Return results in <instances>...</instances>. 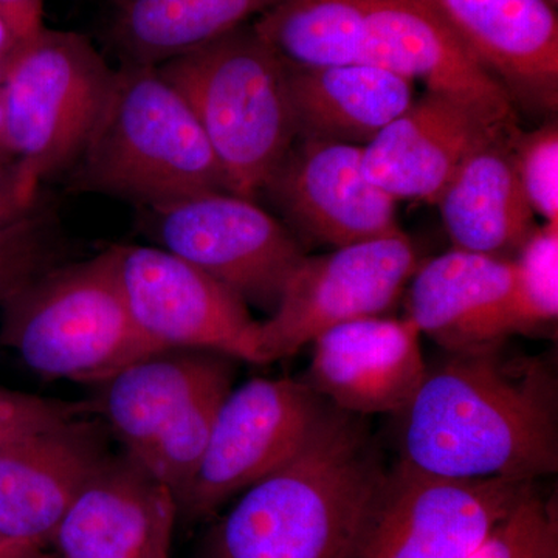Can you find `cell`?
Masks as SVG:
<instances>
[{
	"label": "cell",
	"instance_id": "d4e9b609",
	"mask_svg": "<svg viewBox=\"0 0 558 558\" xmlns=\"http://www.w3.org/2000/svg\"><path fill=\"white\" fill-rule=\"evenodd\" d=\"M231 381L233 379L220 380L205 389L142 453L132 454L170 492L174 505L183 498L196 475L220 405L231 391Z\"/></svg>",
	"mask_w": 558,
	"mask_h": 558
},
{
	"label": "cell",
	"instance_id": "ba28073f",
	"mask_svg": "<svg viewBox=\"0 0 558 558\" xmlns=\"http://www.w3.org/2000/svg\"><path fill=\"white\" fill-rule=\"evenodd\" d=\"M418 266L417 250L403 231L304 256L277 310L258 323L259 365L295 355L336 326L385 315Z\"/></svg>",
	"mask_w": 558,
	"mask_h": 558
},
{
	"label": "cell",
	"instance_id": "9a60e30c",
	"mask_svg": "<svg viewBox=\"0 0 558 558\" xmlns=\"http://www.w3.org/2000/svg\"><path fill=\"white\" fill-rule=\"evenodd\" d=\"M499 81L510 100L537 112L558 102V16L549 0H414Z\"/></svg>",
	"mask_w": 558,
	"mask_h": 558
},
{
	"label": "cell",
	"instance_id": "74e56055",
	"mask_svg": "<svg viewBox=\"0 0 558 558\" xmlns=\"http://www.w3.org/2000/svg\"><path fill=\"white\" fill-rule=\"evenodd\" d=\"M10 60H0V87L5 81L7 70H9Z\"/></svg>",
	"mask_w": 558,
	"mask_h": 558
},
{
	"label": "cell",
	"instance_id": "f546056e",
	"mask_svg": "<svg viewBox=\"0 0 558 558\" xmlns=\"http://www.w3.org/2000/svg\"><path fill=\"white\" fill-rule=\"evenodd\" d=\"M94 413H97L94 400L39 398L0 387V446L28 433Z\"/></svg>",
	"mask_w": 558,
	"mask_h": 558
},
{
	"label": "cell",
	"instance_id": "ffe728a7",
	"mask_svg": "<svg viewBox=\"0 0 558 558\" xmlns=\"http://www.w3.org/2000/svg\"><path fill=\"white\" fill-rule=\"evenodd\" d=\"M368 64L427 92L515 106L508 92L433 14L414 0H366Z\"/></svg>",
	"mask_w": 558,
	"mask_h": 558
},
{
	"label": "cell",
	"instance_id": "1f68e13d",
	"mask_svg": "<svg viewBox=\"0 0 558 558\" xmlns=\"http://www.w3.org/2000/svg\"><path fill=\"white\" fill-rule=\"evenodd\" d=\"M175 521H178V510H175L174 499L170 492L161 499L159 513H157L156 523L148 545L143 550L140 558H171L172 534H174Z\"/></svg>",
	"mask_w": 558,
	"mask_h": 558
},
{
	"label": "cell",
	"instance_id": "5b68a950",
	"mask_svg": "<svg viewBox=\"0 0 558 558\" xmlns=\"http://www.w3.org/2000/svg\"><path fill=\"white\" fill-rule=\"evenodd\" d=\"M120 247L60 264L2 304L0 347L46 379L108 380L135 360L165 351L132 317L119 267Z\"/></svg>",
	"mask_w": 558,
	"mask_h": 558
},
{
	"label": "cell",
	"instance_id": "4dcf8cb0",
	"mask_svg": "<svg viewBox=\"0 0 558 558\" xmlns=\"http://www.w3.org/2000/svg\"><path fill=\"white\" fill-rule=\"evenodd\" d=\"M38 197L25 189L16 161L11 157L0 160V229L27 215Z\"/></svg>",
	"mask_w": 558,
	"mask_h": 558
},
{
	"label": "cell",
	"instance_id": "d6a6232c",
	"mask_svg": "<svg viewBox=\"0 0 558 558\" xmlns=\"http://www.w3.org/2000/svg\"><path fill=\"white\" fill-rule=\"evenodd\" d=\"M0 13L10 21L22 40L33 38L44 28L43 0H0Z\"/></svg>",
	"mask_w": 558,
	"mask_h": 558
},
{
	"label": "cell",
	"instance_id": "e0dca14e",
	"mask_svg": "<svg viewBox=\"0 0 558 558\" xmlns=\"http://www.w3.org/2000/svg\"><path fill=\"white\" fill-rule=\"evenodd\" d=\"M513 279V259L451 248L414 271L405 318L446 352L505 344L519 333Z\"/></svg>",
	"mask_w": 558,
	"mask_h": 558
},
{
	"label": "cell",
	"instance_id": "7c38bea8",
	"mask_svg": "<svg viewBox=\"0 0 558 558\" xmlns=\"http://www.w3.org/2000/svg\"><path fill=\"white\" fill-rule=\"evenodd\" d=\"M515 130V106L425 92L363 146V167L396 202L436 204L473 153Z\"/></svg>",
	"mask_w": 558,
	"mask_h": 558
},
{
	"label": "cell",
	"instance_id": "277c9868",
	"mask_svg": "<svg viewBox=\"0 0 558 558\" xmlns=\"http://www.w3.org/2000/svg\"><path fill=\"white\" fill-rule=\"evenodd\" d=\"M157 68L199 121L230 193L255 201L299 138L286 62L250 22Z\"/></svg>",
	"mask_w": 558,
	"mask_h": 558
},
{
	"label": "cell",
	"instance_id": "e575fe53",
	"mask_svg": "<svg viewBox=\"0 0 558 558\" xmlns=\"http://www.w3.org/2000/svg\"><path fill=\"white\" fill-rule=\"evenodd\" d=\"M0 558H53L46 549L27 548L0 539Z\"/></svg>",
	"mask_w": 558,
	"mask_h": 558
},
{
	"label": "cell",
	"instance_id": "8992f818",
	"mask_svg": "<svg viewBox=\"0 0 558 558\" xmlns=\"http://www.w3.org/2000/svg\"><path fill=\"white\" fill-rule=\"evenodd\" d=\"M113 69L87 36L49 31L25 40L0 87L7 154L33 196L86 148L112 84Z\"/></svg>",
	"mask_w": 558,
	"mask_h": 558
},
{
	"label": "cell",
	"instance_id": "8fae6325",
	"mask_svg": "<svg viewBox=\"0 0 558 558\" xmlns=\"http://www.w3.org/2000/svg\"><path fill=\"white\" fill-rule=\"evenodd\" d=\"M132 317L160 349H204L259 365L247 304L189 260L159 247L119 245Z\"/></svg>",
	"mask_w": 558,
	"mask_h": 558
},
{
	"label": "cell",
	"instance_id": "603a6c76",
	"mask_svg": "<svg viewBox=\"0 0 558 558\" xmlns=\"http://www.w3.org/2000/svg\"><path fill=\"white\" fill-rule=\"evenodd\" d=\"M278 0H113L108 38L123 62L160 65L250 24Z\"/></svg>",
	"mask_w": 558,
	"mask_h": 558
},
{
	"label": "cell",
	"instance_id": "ac0fdd59",
	"mask_svg": "<svg viewBox=\"0 0 558 558\" xmlns=\"http://www.w3.org/2000/svg\"><path fill=\"white\" fill-rule=\"evenodd\" d=\"M167 494L137 458L109 454L54 529L53 558H140Z\"/></svg>",
	"mask_w": 558,
	"mask_h": 558
},
{
	"label": "cell",
	"instance_id": "4316f807",
	"mask_svg": "<svg viewBox=\"0 0 558 558\" xmlns=\"http://www.w3.org/2000/svg\"><path fill=\"white\" fill-rule=\"evenodd\" d=\"M512 303L519 333L556 323L558 315V223L532 231L513 258Z\"/></svg>",
	"mask_w": 558,
	"mask_h": 558
},
{
	"label": "cell",
	"instance_id": "5bb4252c",
	"mask_svg": "<svg viewBox=\"0 0 558 558\" xmlns=\"http://www.w3.org/2000/svg\"><path fill=\"white\" fill-rule=\"evenodd\" d=\"M106 429L81 417L0 446V539L50 545L70 502L109 457Z\"/></svg>",
	"mask_w": 558,
	"mask_h": 558
},
{
	"label": "cell",
	"instance_id": "7402d4cb",
	"mask_svg": "<svg viewBox=\"0 0 558 558\" xmlns=\"http://www.w3.org/2000/svg\"><path fill=\"white\" fill-rule=\"evenodd\" d=\"M288 69L299 138L366 146L416 98L413 81L379 65Z\"/></svg>",
	"mask_w": 558,
	"mask_h": 558
},
{
	"label": "cell",
	"instance_id": "30bf717a",
	"mask_svg": "<svg viewBox=\"0 0 558 558\" xmlns=\"http://www.w3.org/2000/svg\"><path fill=\"white\" fill-rule=\"evenodd\" d=\"M161 248L189 260L245 304L274 314L306 253L255 201L229 191L148 209Z\"/></svg>",
	"mask_w": 558,
	"mask_h": 558
},
{
	"label": "cell",
	"instance_id": "9c48e42d",
	"mask_svg": "<svg viewBox=\"0 0 558 558\" xmlns=\"http://www.w3.org/2000/svg\"><path fill=\"white\" fill-rule=\"evenodd\" d=\"M304 380L252 379L223 399L207 450L175 505L186 521L208 519L301 449L328 407Z\"/></svg>",
	"mask_w": 558,
	"mask_h": 558
},
{
	"label": "cell",
	"instance_id": "8d00e7d4",
	"mask_svg": "<svg viewBox=\"0 0 558 558\" xmlns=\"http://www.w3.org/2000/svg\"><path fill=\"white\" fill-rule=\"evenodd\" d=\"M10 157L5 150V138H3V108H2V94H0V160Z\"/></svg>",
	"mask_w": 558,
	"mask_h": 558
},
{
	"label": "cell",
	"instance_id": "44dd1931",
	"mask_svg": "<svg viewBox=\"0 0 558 558\" xmlns=\"http://www.w3.org/2000/svg\"><path fill=\"white\" fill-rule=\"evenodd\" d=\"M517 134L473 153L436 202L453 248L513 259L537 229L513 163Z\"/></svg>",
	"mask_w": 558,
	"mask_h": 558
},
{
	"label": "cell",
	"instance_id": "484cf974",
	"mask_svg": "<svg viewBox=\"0 0 558 558\" xmlns=\"http://www.w3.org/2000/svg\"><path fill=\"white\" fill-rule=\"evenodd\" d=\"M62 240L53 209L35 207L0 229V306L53 267L60 266Z\"/></svg>",
	"mask_w": 558,
	"mask_h": 558
},
{
	"label": "cell",
	"instance_id": "7a4b0ae2",
	"mask_svg": "<svg viewBox=\"0 0 558 558\" xmlns=\"http://www.w3.org/2000/svg\"><path fill=\"white\" fill-rule=\"evenodd\" d=\"M385 475L365 417L328 403L301 449L216 523L202 558H357Z\"/></svg>",
	"mask_w": 558,
	"mask_h": 558
},
{
	"label": "cell",
	"instance_id": "d6986e66",
	"mask_svg": "<svg viewBox=\"0 0 558 558\" xmlns=\"http://www.w3.org/2000/svg\"><path fill=\"white\" fill-rule=\"evenodd\" d=\"M231 360L204 349H165L146 355L100 384L95 411L128 453L137 457L201 392L233 379Z\"/></svg>",
	"mask_w": 558,
	"mask_h": 558
},
{
	"label": "cell",
	"instance_id": "4fadbf2b",
	"mask_svg": "<svg viewBox=\"0 0 558 558\" xmlns=\"http://www.w3.org/2000/svg\"><path fill=\"white\" fill-rule=\"evenodd\" d=\"M296 140L264 191L303 236L339 248L402 231L398 202L366 175L363 146Z\"/></svg>",
	"mask_w": 558,
	"mask_h": 558
},
{
	"label": "cell",
	"instance_id": "2e32d148",
	"mask_svg": "<svg viewBox=\"0 0 558 558\" xmlns=\"http://www.w3.org/2000/svg\"><path fill=\"white\" fill-rule=\"evenodd\" d=\"M421 337L409 318L385 315L336 326L312 341L304 381L347 413L399 416L427 373Z\"/></svg>",
	"mask_w": 558,
	"mask_h": 558
},
{
	"label": "cell",
	"instance_id": "d590c367",
	"mask_svg": "<svg viewBox=\"0 0 558 558\" xmlns=\"http://www.w3.org/2000/svg\"><path fill=\"white\" fill-rule=\"evenodd\" d=\"M526 558H558V535L543 543L534 553L529 554Z\"/></svg>",
	"mask_w": 558,
	"mask_h": 558
},
{
	"label": "cell",
	"instance_id": "83f0119b",
	"mask_svg": "<svg viewBox=\"0 0 558 558\" xmlns=\"http://www.w3.org/2000/svg\"><path fill=\"white\" fill-rule=\"evenodd\" d=\"M513 163L532 211L558 223V126L549 121L513 140Z\"/></svg>",
	"mask_w": 558,
	"mask_h": 558
},
{
	"label": "cell",
	"instance_id": "cb8c5ba5",
	"mask_svg": "<svg viewBox=\"0 0 558 558\" xmlns=\"http://www.w3.org/2000/svg\"><path fill=\"white\" fill-rule=\"evenodd\" d=\"M252 24L289 68L368 64L366 0H278Z\"/></svg>",
	"mask_w": 558,
	"mask_h": 558
},
{
	"label": "cell",
	"instance_id": "6da1fadb",
	"mask_svg": "<svg viewBox=\"0 0 558 558\" xmlns=\"http://www.w3.org/2000/svg\"><path fill=\"white\" fill-rule=\"evenodd\" d=\"M505 344L446 352L402 413L400 461L458 480L535 483L558 469L556 374Z\"/></svg>",
	"mask_w": 558,
	"mask_h": 558
},
{
	"label": "cell",
	"instance_id": "52a82bcc",
	"mask_svg": "<svg viewBox=\"0 0 558 558\" xmlns=\"http://www.w3.org/2000/svg\"><path fill=\"white\" fill-rule=\"evenodd\" d=\"M534 484L447 478L399 461L381 481L357 558H469Z\"/></svg>",
	"mask_w": 558,
	"mask_h": 558
},
{
	"label": "cell",
	"instance_id": "3957f363",
	"mask_svg": "<svg viewBox=\"0 0 558 558\" xmlns=\"http://www.w3.org/2000/svg\"><path fill=\"white\" fill-rule=\"evenodd\" d=\"M70 171L73 191L143 209L229 191L199 121L157 65L121 62L113 70L100 119Z\"/></svg>",
	"mask_w": 558,
	"mask_h": 558
},
{
	"label": "cell",
	"instance_id": "836d02e7",
	"mask_svg": "<svg viewBox=\"0 0 558 558\" xmlns=\"http://www.w3.org/2000/svg\"><path fill=\"white\" fill-rule=\"evenodd\" d=\"M24 43L10 21L0 13V60H11Z\"/></svg>",
	"mask_w": 558,
	"mask_h": 558
},
{
	"label": "cell",
	"instance_id": "f35d334b",
	"mask_svg": "<svg viewBox=\"0 0 558 558\" xmlns=\"http://www.w3.org/2000/svg\"><path fill=\"white\" fill-rule=\"evenodd\" d=\"M550 3H553L554 7H558V0H549Z\"/></svg>",
	"mask_w": 558,
	"mask_h": 558
},
{
	"label": "cell",
	"instance_id": "f1b7e54d",
	"mask_svg": "<svg viewBox=\"0 0 558 558\" xmlns=\"http://www.w3.org/2000/svg\"><path fill=\"white\" fill-rule=\"evenodd\" d=\"M557 535L556 501L534 490L469 558H526Z\"/></svg>",
	"mask_w": 558,
	"mask_h": 558
}]
</instances>
